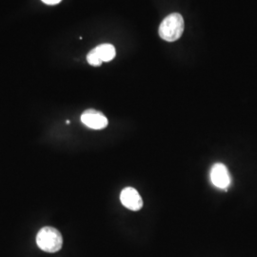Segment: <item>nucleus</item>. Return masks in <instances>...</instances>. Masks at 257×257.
I'll list each match as a JSON object with an SVG mask.
<instances>
[{"mask_svg":"<svg viewBox=\"0 0 257 257\" xmlns=\"http://www.w3.org/2000/svg\"><path fill=\"white\" fill-rule=\"evenodd\" d=\"M185 24L182 16L178 13H174L169 15L161 22L159 26V36L165 41L175 42L182 36Z\"/></svg>","mask_w":257,"mask_h":257,"instance_id":"obj_1","label":"nucleus"},{"mask_svg":"<svg viewBox=\"0 0 257 257\" xmlns=\"http://www.w3.org/2000/svg\"><path fill=\"white\" fill-rule=\"evenodd\" d=\"M37 244L43 251L54 253L62 248L63 238L61 233L55 228L44 227L37 233Z\"/></svg>","mask_w":257,"mask_h":257,"instance_id":"obj_2","label":"nucleus"},{"mask_svg":"<svg viewBox=\"0 0 257 257\" xmlns=\"http://www.w3.org/2000/svg\"><path fill=\"white\" fill-rule=\"evenodd\" d=\"M116 55L115 48L111 44H101L92 49L87 55V61L92 66H100L102 62H110Z\"/></svg>","mask_w":257,"mask_h":257,"instance_id":"obj_3","label":"nucleus"},{"mask_svg":"<svg viewBox=\"0 0 257 257\" xmlns=\"http://www.w3.org/2000/svg\"><path fill=\"white\" fill-rule=\"evenodd\" d=\"M81 121L85 126L92 130H102L108 126V119L101 111L90 109L81 114Z\"/></svg>","mask_w":257,"mask_h":257,"instance_id":"obj_4","label":"nucleus"},{"mask_svg":"<svg viewBox=\"0 0 257 257\" xmlns=\"http://www.w3.org/2000/svg\"><path fill=\"white\" fill-rule=\"evenodd\" d=\"M211 183L216 188L227 189L230 185L231 178L227 167L222 163H216L211 170Z\"/></svg>","mask_w":257,"mask_h":257,"instance_id":"obj_5","label":"nucleus"},{"mask_svg":"<svg viewBox=\"0 0 257 257\" xmlns=\"http://www.w3.org/2000/svg\"><path fill=\"white\" fill-rule=\"evenodd\" d=\"M120 200L124 207L131 211H139L143 206V200L138 191L132 187L125 188L120 194Z\"/></svg>","mask_w":257,"mask_h":257,"instance_id":"obj_6","label":"nucleus"},{"mask_svg":"<svg viewBox=\"0 0 257 257\" xmlns=\"http://www.w3.org/2000/svg\"><path fill=\"white\" fill-rule=\"evenodd\" d=\"M41 1L44 2L47 5H56L60 3L62 0H41Z\"/></svg>","mask_w":257,"mask_h":257,"instance_id":"obj_7","label":"nucleus"}]
</instances>
